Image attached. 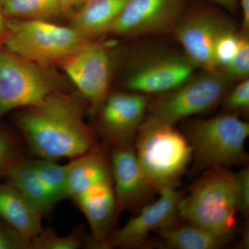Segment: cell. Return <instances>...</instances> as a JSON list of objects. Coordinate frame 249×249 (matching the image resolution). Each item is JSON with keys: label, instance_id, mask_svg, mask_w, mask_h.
<instances>
[{"label": "cell", "instance_id": "6da1fadb", "mask_svg": "<svg viewBox=\"0 0 249 249\" xmlns=\"http://www.w3.org/2000/svg\"><path fill=\"white\" fill-rule=\"evenodd\" d=\"M86 106L80 93L60 91L21 109L16 123L31 152L55 160L76 158L97 147L96 134L85 121Z\"/></svg>", "mask_w": 249, "mask_h": 249}, {"label": "cell", "instance_id": "7a4b0ae2", "mask_svg": "<svg viewBox=\"0 0 249 249\" xmlns=\"http://www.w3.org/2000/svg\"><path fill=\"white\" fill-rule=\"evenodd\" d=\"M134 140L139 164L154 191L177 188L193 158L186 136L175 124L150 114Z\"/></svg>", "mask_w": 249, "mask_h": 249}, {"label": "cell", "instance_id": "3957f363", "mask_svg": "<svg viewBox=\"0 0 249 249\" xmlns=\"http://www.w3.org/2000/svg\"><path fill=\"white\" fill-rule=\"evenodd\" d=\"M178 204V217L221 235L232 236L237 213L235 173L217 167L203 172Z\"/></svg>", "mask_w": 249, "mask_h": 249}, {"label": "cell", "instance_id": "277c9868", "mask_svg": "<svg viewBox=\"0 0 249 249\" xmlns=\"http://www.w3.org/2000/svg\"><path fill=\"white\" fill-rule=\"evenodd\" d=\"M185 130L193 150L195 173L241 165L248 160L245 142L249 136V124L236 114L228 112L192 121Z\"/></svg>", "mask_w": 249, "mask_h": 249}, {"label": "cell", "instance_id": "5b68a950", "mask_svg": "<svg viewBox=\"0 0 249 249\" xmlns=\"http://www.w3.org/2000/svg\"><path fill=\"white\" fill-rule=\"evenodd\" d=\"M3 47L42 66L62 62L89 40L69 26L48 20L6 19Z\"/></svg>", "mask_w": 249, "mask_h": 249}, {"label": "cell", "instance_id": "8992f818", "mask_svg": "<svg viewBox=\"0 0 249 249\" xmlns=\"http://www.w3.org/2000/svg\"><path fill=\"white\" fill-rule=\"evenodd\" d=\"M60 88L61 83L49 67L0 48V119L14 109L38 104Z\"/></svg>", "mask_w": 249, "mask_h": 249}, {"label": "cell", "instance_id": "52a82bcc", "mask_svg": "<svg viewBox=\"0 0 249 249\" xmlns=\"http://www.w3.org/2000/svg\"><path fill=\"white\" fill-rule=\"evenodd\" d=\"M231 80L222 70L204 71L150 103L148 111L175 124L190 116L213 109L228 92Z\"/></svg>", "mask_w": 249, "mask_h": 249}, {"label": "cell", "instance_id": "ba28073f", "mask_svg": "<svg viewBox=\"0 0 249 249\" xmlns=\"http://www.w3.org/2000/svg\"><path fill=\"white\" fill-rule=\"evenodd\" d=\"M113 44L89 40L61 62L91 114H97L109 95L113 70Z\"/></svg>", "mask_w": 249, "mask_h": 249}, {"label": "cell", "instance_id": "9c48e42d", "mask_svg": "<svg viewBox=\"0 0 249 249\" xmlns=\"http://www.w3.org/2000/svg\"><path fill=\"white\" fill-rule=\"evenodd\" d=\"M196 65L188 57L174 53L142 55L134 62L124 79L126 88L142 94H162L194 76Z\"/></svg>", "mask_w": 249, "mask_h": 249}, {"label": "cell", "instance_id": "30bf717a", "mask_svg": "<svg viewBox=\"0 0 249 249\" xmlns=\"http://www.w3.org/2000/svg\"><path fill=\"white\" fill-rule=\"evenodd\" d=\"M233 27L224 16L208 9H197L181 16L174 27L186 56L204 71H218L214 48L219 36Z\"/></svg>", "mask_w": 249, "mask_h": 249}, {"label": "cell", "instance_id": "8fae6325", "mask_svg": "<svg viewBox=\"0 0 249 249\" xmlns=\"http://www.w3.org/2000/svg\"><path fill=\"white\" fill-rule=\"evenodd\" d=\"M159 193L160 196L157 201L143 205L140 213L129 219L124 227L110 233L106 248H137L145 243L151 232L176 224L182 195L177 188H165Z\"/></svg>", "mask_w": 249, "mask_h": 249}, {"label": "cell", "instance_id": "7c38bea8", "mask_svg": "<svg viewBox=\"0 0 249 249\" xmlns=\"http://www.w3.org/2000/svg\"><path fill=\"white\" fill-rule=\"evenodd\" d=\"M182 0H128L108 34L155 35L174 29L182 16Z\"/></svg>", "mask_w": 249, "mask_h": 249}, {"label": "cell", "instance_id": "4fadbf2b", "mask_svg": "<svg viewBox=\"0 0 249 249\" xmlns=\"http://www.w3.org/2000/svg\"><path fill=\"white\" fill-rule=\"evenodd\" d=\"M149 104V98L142 93H109L97 112L104 138L114 146L132 143Z\"/></svg>", "mask_w": 249, "mask_h": 249}, {"label": "cell", "instance_id": "5bb4252c", "mask_svg": "<svg viewBox=\"0 0 249 249\" xmlns=\"http://www.w3.org/2000/svg\"><path fill=\"white\" fill-rule=\"evenodd\" d=\"M114 147L110 169L118 214L146 204L154 190L141 169L132 143Z\"/></svg>", "mask_w": 249, "mask_h": 249}, {"label": "cell", "instance_id": "9a60e30c", "mask_svg": "<svg viewBox=\"0 0 249 249\" xmlns=\"http://www.w3.org/2000/svg\"><path fill=\"white\" fill-rule=\"evenodd\" d=\"M72 199L89 222L93 246L105 247L117 214L112 178L91 186Z\"/></svg>", "mask_w": 249, "mask_h": 249}, {"label": "cell", "instance_id": "2e32d148", "mask_svg": "<svg viewBox=\"0 0 249 249\" xmlns=\"http://www.w3.org/2000/svg\"><path fill=\"white\" fill-rule=\"evenodd\" d=\"M42 215L9 183H0V218L29 244L43 230Z\"/></svg>", "mask_w": 249, "mask_h": 249}, {"label": "cell", "instance_id": "e0dca14e", "mask_svg": "<svg viewBox=\"0 0 249 249\" xmlns=\"http://www.w3.org/2000/svg\"><path fill=\"white\" fill-rule=\"evenodd\" d=\"M128 0H87L71 17V27L88 40L108 34Z\"/></svg>", "mask_w": 249, "mask_h": 249}, {"label": "cell", "instance_id": "ac0fdd59", "mask_svg": "<svg viewBox=\"0 0 249 249\" xmlns=\"http://www.w3.org/2000/svg\"><path fill=\"white\" fill-rule=\"evenodd\" d=\"M68 197L86 191L91 186L111 178L110 166L98 147L73 159L68 164Z\"/></svg>", "mask_w": 249, "mask_h": 249}, {"label": "cell", "instance_id": "d6986e66", "mask_svg": "<svg viewBox=\"0 0 249 249\" xmlns=\"http://www.w3.org/2000/svg\"><path fill=\"white\" fill-rule=\"evenodd\" d=\"M165 245L175 249H218L224 247L232 236L221 235L209 229L187 222L157 231Z\"/></svg>", "mask_w": 249, "mask_h": 249}, {"label": "cell", "instance_id": "ffe728a7", "mask_svg": "<svg viewBox=\"0 0 249 249\" xmlns=\"http://www.w3.org/2000/svg\"><path fill=\"white\" fill-rule=\"evenodd\" d=\"M8 183L14 187L42 214L56 204L33 168L31 160L19 159L6 174Z\"/></svg>", "mask_w": 249, "mask_h": 249}, {"label": "cell", "instance_id": "44dd1931", "mask_svg": "<svg viewBox=\"0 0 249 249\" xmlns=\"http://www.w3.org/2000/svg\"><path fill=\"white\" fill-rule=\"evenodd\" d=\"M1 10L6 19L49 21L62 16L59 0H6Z\"/></svg>", "mask_w": 249, "mask_h": 249}, {"label": "cell", "instance_id": "7402d4cb", "mask_svg": "<svg viewBox=\"0 0 249 249\" xmlns=\"http://www.w3.org/2000/svg\"><path fill=\"white\" fill-rule=\"evenodd\" d=\"M31 163L40 181L50 192L56 202L68 197L67 164L58 165L54 163L53 160L43 159L31 160Z\"/></svg>", "mask_w": 249, "mask_h": 249}, {"label": "cell", "instance_id": "603a6c76", "mask_svg": "<svg viewBox=\"0 0 249 249\" xmlns=\"http://www.w3.org/2000/svg\"><path fill=\"white\" fill-rule=\"evenodd\" d=\"M85 240L80 231H74L70 235L62 237L52 229H43L30 241L29 249H78L84 247Z\"/></svg>", "mask_w": 249, "mask_h": 249}, {"label": "cell", "instance_id": "cb8c5ba5", "mask_svg": "<svg viewBox=\"0 0 249 249\" xmlns=\"http://www.w3.org/2000/svg\"><path fill=\"white\" fill-rule=\"evenodd\" d=\"M241 38L242 35L237 34L233 27L219 36L214 48V62L218 70L222 71L231 61L240 47Z\"/></svg>", "mask_w": 249, "mask_h": 249}, {"label": "cell", "instance_id": "d4e9b609", "mask_svg": "<svg viewBox=\"0 0 249 249\" xmlns=\"http://www.w3.org/2000/svg\"><path fill=\"white\" fill-rule=\"evenodd\" d=\"M231 81L249 78V40L247 34L244 33L241 38L240 47L235 56L224 70Z\"/></svg>", "mask_w": 249, "mask_h": 249}, {"label": "cell", "instance_id": "484cf974", "mask_svg": "<svg viewBox=\"0 0 249 249\" xmlns=\"http://www.w3.org/2000/svg\"><path fill=\"white\" fill-rule=\"evenodd\" d=\"M222 101L224 107L229 113L247 114L249 109V80H240L235 88L227 93ZM238 116V115H237Z\"/></svg>", "mask_w": 249, "mask_h": 249}, {"label": "cell", "instance_id": "4316f807", "mask_svg": "<svg viewBox=\"0 0 249 249\" xmlns=\"http://www.w3.org/2000/svg\"><path fill=\"white\" fill-rule=\"evenodd\" d=\"M16 141L5 131L0 129V178L5 177L19 160Z\"/></svg>", "mask_w": 249, "mask_h": 249}, {"label": "cell", "instance_id": "83f0119b", "mask_svg": "<svg viewBox=\"0 0 249 249\" xmlns=\"http://www.w3.org/2000/svg\"><path fill=\"white\" fill-rule=\"evenodd\" d=\"M235 175L237 212L247 218L249 214V167H245L238 173H235Z\"/></svg>", "mask_w": 249, "mask_h": 249}, {"label": "cell", "instance_id": "f1b7e54d", "mask_svg": "<svg viewBox=\"0 0 249 249\" xmlns=\"http://www.w3.org/2000/svg\"><path fill=\"white\" fill-rule=\"evenodd\" d=\"M29 249V244L12 229L0 227V249Z\"/></svg>", "mask_w": 249, "mask_h": 249}, {"label": "cell", "instance_id": "f546056e", "mask_svg": "<svg viewBox=\"0 0 249 249\" xmlns=\"http://www.w3.org/2000/svg\"><path fill=\"white\" fill-rule=\"evenodd\" d=\"M86 1L87 0H59L62 16L71 18Z\"/></svg>", "mask_w": 249, "mask_h": 249}, {"label": "cell", "instance_id": "4dcf8cb0", "mask_svg": "<svg viewBox=\"0 0 249 249\" xmlns=\"http://www.w3.org/2000/svg\"><path fill=\"white\" fill-rule=\"evenodd\" d=\"M242 11V29L247 34L249 29V0H240Z\"/></svg>", "mask_w": 249, "mask_h": 249}, {"label": "cell", "instance_id": "1f68e13d", "mask_svg": "<svg viewBox=\"0 0 249 249\" xmlns=\"http://www.w3.org/2000/svg\"><path fill=\"white\" fill-rule=\"evenodd\" d=\"M224 6L226 9L232 10L237 7L238 0H210Z\"/></svg>", "mask_w": 249, "mask_h": 249}, {"label": "cell", "instance_id": "d6a6232c", "mask_svg": "<svg viewBox=\"0 0 249 249\" xmlns=\"http://www.w3.org/2000/svg\"><path fill=\"white\" fill-rule=\"evenodd\" d=\"M5 22H6V18L3 14L2 10H1V6H0V36H1L3 32H4Z\"/></svg>", "mask_w": 249, "mask_h": 249}, {"label": "cell", "instance_id": "836d02e7", "mask_svg": "<svg viewBox=\"0 0 249 249\" xmlns=\"http://www.w3.org/2000/svg\"><path fill=\"white\" fill-rule=\"evenodd\" d=\"M6 1V0H0V6H1V5L4 4L5 1Z\"/></svg>", "mask_w": 249, "mask_h": 249}]
</instances>
